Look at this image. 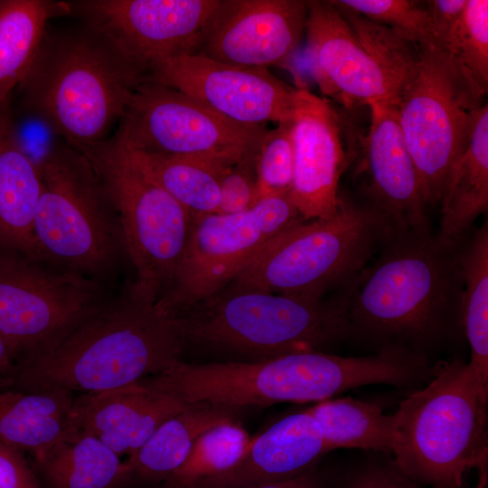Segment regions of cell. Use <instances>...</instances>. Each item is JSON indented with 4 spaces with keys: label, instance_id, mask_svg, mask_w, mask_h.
Masks as SVG:
<instances>
[{
    "label": "cell",
    "instance_id": "cell-29",
    "mask_svg": "<svg viewBox=\"0 0 488 488\" xmlns=\"http://www.w3.org/2000/svg\"><path fill=\"white\" fill-rule=\"evenodd\" d=\"M128 150L192 217L217 212L220 179L230 164L202 157Z\"/></svg>",
    "mask_w": 488,
    "mask_h": 488
},
{
    "label": "cell",
    "instance_id": "cell-6",
    "mask_svg": "<svg viewBox=\"0 0 488 488\" xmlns=\"http://www.w3.org/2000/svg\"><path fill=\"white\" fill-rule=\"evenodd\" d=\"M175 317L184 343L258 360L320 351L349 337L339 297L325 301L227 286Z\"/></svg>",
    "mask_w": 488,
    "mask_h": 488
},
{
    "label": "cell",
    "instance_id": "cell-10",
    "mask_svg": "<svg viewBox=\"0 0 488 488\" xmlns=\"http://www.w3.org/2000/svg\"><path fill=\"white\" fill-rule=\"evenodd\" d=\"M421 60L399 99L400 129L427 206L439 204L486 94L448 54L419 45Z\"/></svg>",
    "mask_w": 488,
    "mask_h": 488
},
{
    "label": "cell",
    "instance_id": "cell-12",
    "mask_svg": "<svg viewBox=\"0 0 488 488\" xmlns=\"http://www.w3.org/2000/svg\"><path fill=\"white\" fill-rule=\"evenodd\" d=\"M301 221L289 194L261 197L238 213L193 217L183 255L159 305L178 314L217 294L273 239Z\"/></svg>",
    "mask_w": 488,
    "mask_h": 488
},
{
    "label": "cell",
    "instance_id": "cell-11",
    "mask_svg": "<svg viewBox=\"0 0 488 488\" xmlns=\"http://www.w3.org/2000/svg\"><path fill=\"white\" fill-rule=\"evenodd\" d=\"M110 284L0 250V335L23 361L55 344L114 295Z\"/></svg>",
    "mask_w": 488,
    "mask_h": 488
},
{
    "label": "cell",
    "instance_id": "cell-15",
    "mask_svg": "<svg viewBox=\"0 0 488 488\" xmlns=\"http://www.w3.org/2000/svg\"><path fill=\"white\" fill-rule=\"evenodd\" d=\"M144 81L177 89L246 125L289 121L296 90L267 68L227 64L198 53L161 62Z\"/></svg>",
    "mask_w": 488,
    "mask_h": 488
},
{
    "label": "cell",
    "instance_id": "cell-22",
    "mask_svg": "<svg viewBox=\"0 0 488 488\" xmlns=\"http://www.w3.org/2000/svg\"><path fill=\"white\" fill-rule=\"evenodd\" d=\"M440 205L436 237L445 248L456 251L469 237L475 220L488 209V106L477 111L464 152L447 175Z\"/></svg>",
    "mask_w": 488,
    "mask_h": 488
},
{
    "label": "cell",
    "instance_id": "cell-30",
    "mask_svg": "<svg viewBox=\"0 0 488 488\" xmlns=\"http://www.w3.org/2000/svg\"><path fill=\"white\" fill-rule=\"evenodd\" d=\"M318 424L330 451L359 448L391 452L392 415L352 398L325 399L305 409Z\"/></svg>",
    "mask_w": 488,
    "mask_h": 488
},
{
    "label": "cell",
    "instance_id": "cell-1",
    "mask_svg": "<svg viewBox=\"0 0 488 488\" xmlns=\"http://www.w3.org/2000/svg\"><path fill=\"white\" fill-rule=\"evenodd\" d=\"M380 250L339 296L348 334L423 355L460 324L456 251L430 230L394 231Z\"/></svg>",
    "mask_w": 488,
    "mask_h": 488
},
{
    "label": "cell",
    "instance_id": "cell-4",
    "mask_svg": "<svg viewBox=\"0 0 488 488\" xmlns=\"http://www.w3.org/2000/svg\"><path fill=\"white\" fill-rule=\"evenodd\" d=\"M434 373L392 415L394 464L424 487L464 488L473 468L484 482L488 382L461 360L446 362Z\"/></svg>",
    "mask_w": 488,
    "mask_h": 488
},
{
    "label": "cell",
    "instance_id": "cell-5",
    "mask_svg": "<svg viewBox=\"0 0 488 488\" xmlns=\"http://www.w3.org/2000/svg\"><path fill=\"white\" fill-rule=\"evenodd\" d=\"M394 231L373 204L341 195L335 214L295 224L228 286L322 299L353 279Z\"/></svg>",
    "mask_w": 488,
    "mask_h": 488
},
{
    "label": "cell",
    "instance_id": "cell-25",
    "mask_svg": "<svg viewBox=\"0 0 488 488\" xmlns=\"http://www.w3.org/2000/svg\"><path fill=\"white\" fill-rule=\"evenodd\" d=\"M239 412L200 403L167 419L126 460L132 483L164 482L181 466L202 434L220 424L235 421Z\"/></svg>",
    "mask_w": 488,
    "mask_h": 488
},
{
    "label": "cell",
    "instance_id": "cell-32",
    "mask_svg": "<svg viewBox=\"0 0 488 488\" xmlns=\"http://www.w3.org/2000/svg\"><path fill=\"white\" fill-rule=\"evenodd\" d=\"M335 6L362 47L403 89L420 62L419 45L392 27L372 22L353 11Z\"/></svg>",
    "mask_w": 488,
    "mask_h": 488
},
{
    "label": "cell",
    "instance_id": "cell-38",
    "mask_svg": "<svg viewBox=\"0 0 488 488\" xmlns=\"http://www.w3.org/2000/svg\"><path fill=\"white\" fill-rule=\"evenodd\" d=\"M343 488H426L405 475L395 464H370L357 470Z\"/></svg>",
    "mask_w": 488,
    "mask_h": 488
},
{
    "label": "cell",
    "instance_id": "cell-28",
    "mask_svg": "<svg viewBox=\"0 0 488 488\" xmlns=\"http://www.w3.org/2000/svg\"><path fill=\"white\" fill-rule=\"evenodd\" d=\"M456 250L463 279L459 321L470 345L468 362L488 382V224L469 235Z\"/></svg>",
    "mask_w": 488,
    "mask_h": 488
},
{
    "label": "cell",
    "instance_id": "cell-3",
    "mask_svg": "<svg viewBox=\"0 0 488 488\" xmlns=\"http://www.w3.org/2000/svg\"><path fill=\"white\" fill-rule=\"evenodd\" d=\"M46 30L13 99L46 117L80 153L105 142L144 76L99 33Z\"/></svg>",
    "mask_w": 488,
    "mask_h": 488
},
{
    "label": "cell",
    "instance_id": "cell-36",
    "mask_svg": "<svg viewBox=\"0 0 488 488\" xmlns=\"http://www.w3.org/2000/svg\"><path fill=\"white\" fill-rule=\"evenodd\" d=\"M9 120L19 150L39 172L67 143L42 115L11 99Z\"/></svg>",
    "mask_w": 488,
    "mask_h": 488
},
{
    "label": "cell",
    "instance_id": "cell-20",
    "mask_svg": "<svg viewBox=\"0 0 488 488\" xmlns=\"http://www.w3.org/2000/svg\"><path fill=\"white\" fill-rule=\"evenodd\" d=\"M192 405L140 380L75 399L70 421L77 430L99 438L118 455H130L164 421Z\"/></svg>",
    "mask_w": 488,
    "mask_h": 488
},
{
    "label": "cell",
    "instance_id": "cell-37",
    "mask_svg": "<svg viewBox=\"0 0 488 488\" xmlns=\"http://www.w3.org/2000/svg\"><path fill=\"white\" fill-rule=\"evenodd\" d=\"M256 155L228 165L220 179L217 213L233 214L251 208L259 199L255 169Z\"/></svg>",
    "mask_w": 488,
    "mask_h": 488
},
{
    "label": "cell",
    "instance_id": "cell-8",
    "mask_svg": "<svg viewBox=\"0 0 488 488\" xmlns=\"http://www.w3.org/2000/svg\"><path fill=\"white\" fill-rule=\"evenodd\" d=\"M39 174L33 225L39 258L110 283L127 256L117 213L93 166L66 144Z\"/></svg>",
    "mask_w": 488,
    "mask_h": 488
},
{
    "label": "cell",
    "instance_id": "cell-18",
    "mask_svg": "<svg viewBox=\"0 0 488 488\" xmlns=\"http://www.w3.org/2000/svg\"><path fill=\"white\" fill-rule=\"evenodd\" d=\"M305 35L323 92L346 106L399 102L402 89L368 53L330 1H307Z\"/></svg>",
    "mask_w": 488,
    "mask_h": 488
},
{
    "label": "cell",
    "instance_id": "cell-34",
    "mask_svg": "<svg viewBox=\"0 0 488 488\" xmlns=\"http://www.w3.org/2000/svg\"><path fill=\"white\" fill-rule=\"evenodd\" d=\"M340 7L392 27L418 45L436 46L430 17L426 6L411 0H331Z\"/></svg>",
    "mask_w": 488,
    "mask_h": 488
},
{
    "label": "cell",
    "instance_id": "cell-31",
    "mask_svg": "<svg viewBox=\"0 0 488 488\" xmlns=\"http://www.w3.org/2000/svg\"><path fill=\"white\" fill-rule=\"evenodd\" d=\"M250 440L237 420L210 428L195 440L181 466L164 482V488H192L230 470L241 459Z\"/></svg>",
    "mask_w": 488,
    "mask_h": 488
},
{
    "label": "cell",
    "instance_id": "cell-16",
    "mask_svg": "<svg viewBox=\"0 0 488 488\" xmlns=\"http://www.w3.org/2000/svg\"><path fill=\"white\" fill-rule=\"evenodd\" d=\"M306 19L304 0H220L195 53L243 67L282 65L299 47Z\"/></svg>",
    "mask_w": 488,
    "mask_h": 488
},
{
    "label": "cell",
    "instance_id": "cell-21",
    "mask_svg": "<svg viewBox=\"0 0 488 488\" xmlns=\"http://www.w3.org/2000/svg\"><path fill=\"white\" fill-rule=\"evenodd\" d=\"M330 452L314 418L305 409L282 418L251 438L230 470L192 488H243L299 476Z\"/></svg>",
    "mask_w": 488,
    "mask_h": 488
},
{
    "label": "cell",
    "instance_id": "cell-14",
    "mask_svg": "<svg viewBox=\"0 0 488 488\" xmlns=\"http://www.w3.org/2000/svg\"><path fill=\"white\" fill-rule=\"evenodd\" d=\"M220 0H80L66 3L143 76L161 62L195 53Z\"/></svg>",
    "mask_w": 488,
    "mask_h": 488
},
{
    "label": "cell",
    "instance_id": "cell-23",
    "mask_svg": "<svg viewBox=\"0 0 488 488\" xmlns=\"http://www.w3.org/2000/svg\"><path fill=\"white\" fill-rule=\"evenodd\" d=\"M71 392L62 389L0 392V441L42 460L73 436Z\"/></svg>",
    "mask_w": 488,
    "mask_h": 488
},
{
    "label": "cell",
    "instance_id": "cell-42",
    "mask_svg": "<svg viewBox=\"0 0 488 488\" xmlns=\"http://www.w3.org/2000/svg\"><path fill=\"white\" fill-rule=\"evenodd\" d=\"M14 358H15V356L11 346L5 339L0 335V371H5L12 368Z\"/></svg>",
    "mask_w": 488,
    "mask_h": 488
},
{
    "label": "cell",
    "instance_id": "cell-13",
    "mask_svg": "<svg viewBox=\"0 0 488 488\" xmlns=\"http://www.w3.org/2000/svg\"><path fill=\"white\" fill-rule=\"evenodd\" d=\"M267 130L232 121L173 88L143 81L111 136L134 151L234 164L257 154Z\"/></svg>",
    "mask_w": 488,
    "mask_h": 488
},
{
    "label": "cell",
    "instance_id": "cell-24",
    "mask_svg": "<svg viewBox=\"0 0 488 488\" xmlns=\"http://www.w3.org/2000/svg\"><path fill=\"white\" fill-rule=\"evenodd\" d=\"M11 99L0 107V250L41 259L33 225L42 183L37 169L14 143L9 120Z\"/></svg>",
    "mask_w": 488,
    "mask_h": 488
},
{
    "label": "cell",
    "instance_id": "cell-39",
    "mask_svg": "<svg viewBox=\"0 0 488 488\" xmlns=\"http://www.w3.org/2000/svg\"><path fill=\"white\" fill-rule=\"evenodd\" d=\"M0 488H41L23 452L1 441Z\"/></svg>",
    "mask_w": 488,
    "mask_h": 488
},
{
    "label": "cell",
    "instance_id": "cell-26",
    "mask_svg": "<svg viewBox=\"0 0 488 488\" xmlns=\"http://www.w3.org/2000/svg\"><path fill=\"white\" fill-rule=\"evenodd\" d=\"M36 465L46 488H124L132 483L126 461L80 431L53 446Z\"/></svg>",
    "mask_w": 488,
    "mask_h": 488
},
{
    "label": "cell",
    "instance_id": "cell-17",
    "mask_svg": "<svg viewBox=\"0 0 488 488\" xmlns=\"http://www.w3.org/2000/svg\"><path fill=\"white\" fill-rule=\"evenodd\" d=\"M294 174L289 197L304 221L326 219L340 203L346 159L338 117L325 99L296 89L290 117Z\"/></svg>",
    "mask_w": 488,
    "mask_h": 488
},
{
    "label": "cell",
    "instance_id": "cell-35",
    "mask_svg": "<svg viewBox=\"0 0 488 488\" xmlns=\"http://www.w3.org/2000/svg\"><path fill=\"white\" fill-rule=\"evenodd\" d=\"M255 169L259 198L289 194L294 174L290 120L267 130L256 154Z\"/></svg>",
    "mask_w": 488,
    "mask_h": 488
},
{
    "label": "cell",
    "instance_id": "cell-2",
    "mask_svg": "<svg viewBox=\"0 0 488 488\" xmlns=\"http://www.w3.org/2000/svg\"><path fill=\"white\" fill-rule=\"evenodd\" d=\"M183 344L175 315L129 282L55 344L21 361L16 382L26 391L115 389L170 369Z\"/></svg>",
    "mask_w": 488,
    "mask_h": 488
},
{
    "label": "cell",
    "instance_id": "cell-7",
    "mask_svg": "<svg viewBox=\"0 0 488 488\" xmlns=\"http://www.w3.org/2000/svg\"><path fill=\"white\" fill-rule=\"evenodd\" d=\"M368 380V366L361 357L306 351L251 362L180 361L142 382L189 404L204 403L241 411L247 407L279 402H319L364 386Z\"/></svg>",
    "mask_w": 488,
    "mask_h": 488
},
{
    "label": "cell",
    "instance_id": "cell-27",
    "mask_svg": "<svg viewBox=\"0 0 488 488\" xmlns=\"http://www.w3.org/2000/svg\"><path fill=\"white\" fill-rule=\"evenodd\" d=\"M67 14L66 4L45 0H0V107L29 72L49 18Z\"/></svg>",
    "mask_w": 488,
    "mask_h": 488
},
{
    "label": "cell",
    "instance_id": "cell-33",
    "mask_svg": "<svg viewBox=\"0 0 488 488\" xmlns=\"http://www.w3.org/2000/svg\"><path fill=\"white\" fill-rule=\"evenodd\" d=\"M487 93L488 1L467 0L466 7L441 49Z\"/></svg>",
    "mask_w": 488,
    "mask_h": 488
},
{
    "label": "cell",
    "instance_id": "cell-41",
    "mask_svg": "<svg viewBox=\"0 0 488 488\" xmlns=\"http://www.w3.org/2000/svg\"><path fill=\"white\" fill-rule=\"evenodd\" d=\"M243 488H325V477L315 467L295 478Z\"/></svg>",
    "mask_w": 488,
    "mask_h": 488
},
{
    "label": "cell",
    "instance_id": "cell-19",
    "mask_svg": "<svg viewBox=\"0 0 488 488\" xmlns=\"http://www.w3.org/2000/svg\"><path fill=\"white\" fill-rule=\"evenodd\" d=\"M397 104L368 105L371 124L363 153L368 202L389 219L396 231H429L427 205L402 136Z\"/></svg>",
    "mask_w": 488,
    "mask_h": 488
},
{
    "label": "cell",
    "instance_id": "cell-9",
    "mask_svg": "<svg viewBox=\"0 0 488 488\" xmlns=\"http://www.w3.org/2000/svg\"><path fill=\"white\" fill-rule=\"evenodd\" d=\"M82 155L117 213L134 286L158 300L170 286L193 217L113 136Z\"/></svg>",
    "mask_w": 488,
    "mask_h": 488
},
{
    "label": "cell",
    "instance_id": "cell-40",
    "mask_svg": "<svg viewBox=\"0 0 488 488\" xmlns=\"http://www.w3.org/2000/svg\"><path fill=\"white\" fill-rule=\"evenodd\" d=\"M467 5V0H431L426 2L436 47L442 49Z\"/></svg>",
    "mask_w": 488,
    "mask_h": 488
}]
</instances>
